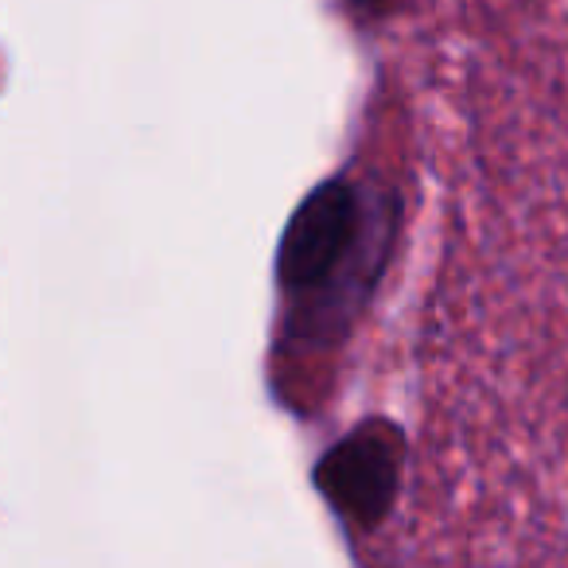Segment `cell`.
<instances>
[{
	"mask_svg": "<svg viewBox=\"0 0 568 568\" xmlns=\"http://www.w3.org/2000/svg\"><path fill=\"white\" fill-rule=\"evenodd\" d=\"M394 459L378 440H351L324 464V487L351 514H371L389 495Z\"/></svg>",
	"mask_w": 568,
	"mask_h": 568,
	"instance_id": "cell-2",
	"label": "cell"
},
{
	"mask_svg": "<svg viewBox=\"0 0 568 568\" xmlns=\"http://www.w3.org/2000/svg\"><path fill=\"white\" fill-rule=\"evenodd\" d=\"M355 234V195L347 187H324L301 206L281 245V276L288 288L316 284L339 265Z\"/></svg>",
	"mask_w": 568,
	"mask_h": 568,
	"instance_id": "cell-1",
	"label": "cell"
},
{
	"mask_svg": "<svg viewBox=\"0 0 568 568\" xmlns=\"http://www.w3.org/2000/svg\"><path fill=\"white\" fill-rule=\"evenodd\" d=\"M358 4H378V0H358Z\"/></svg>",
	"mask_w": 568,
	"mask_h": 568,
	"instance_id": "cell-3",
	"label": "cell"
}]
</instances>
